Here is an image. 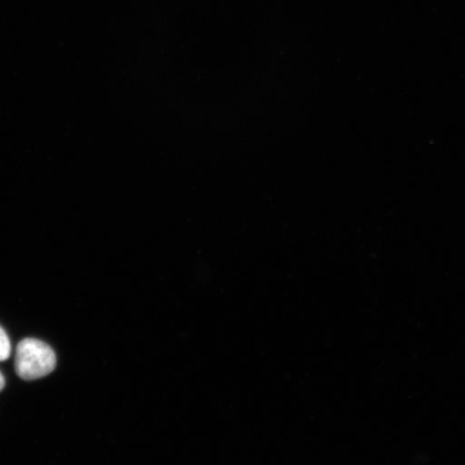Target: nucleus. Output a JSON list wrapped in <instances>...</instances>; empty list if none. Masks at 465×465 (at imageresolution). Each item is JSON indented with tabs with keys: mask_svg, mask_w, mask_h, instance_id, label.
Returning <instances> with one entry per match:
<instances>
[{
	"mask_svg": "<svg viewBox=\"0 0 465 465\" xmlns=\"http://www.w3.org/2000/svg\"><path fill=\"white\" fill-rule=\"evenodd\" d=\"M56 357L49 345L35 339L23 340L16 348L15 371L25 381L39 380L54 371Z\"/></svg>",
	"mask_w": 465,
	"mask_h": 465,
	"instance_id": "1",
	"label": "nucleus"
},
{
	"mask_svg": "<svg viewBox=\"0 0 465 465\" xmlns=\"http://www.w3.org/2000/svg\"><path fill=\"white\" fill-rule=\"evenodd\" d=\"M11 345L7 333L0 327V362L5 361L10 357Z\"/></svg>",
	"mask_w": 465,
	"mask_h": 465,
	"instance_id": "2",
	"label": "nucleus"
},
{
	"mask_svg": "<svg viewBox=\"0 0 465 465\" xmlns=\"http://www.w3.org/2000/svg\"><path fill=\"white\" fill-rule=\"evenodd\" d=\"M5 377L4 375L2 374V371H0V391H3V389L5 388Z\"/></svg>",
	"mask_w": 465,
	"mask_h": 465,
	"instance_id": "3",
	"label": "nucleus"
}]
</instances>
